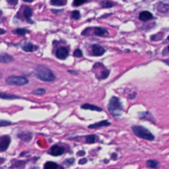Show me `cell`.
I'll return each mask as SVG.
<instances>
[{
	"label": "cell",
	"instance_id": "1",
	"mask_svg": "<svg viewBox=\"0 0 169 169\" xmlns=\"http://www.w3.org/2000/svg\"><path fill=\"white\" fill-rule=\"evenodd\" d=\"M108 110L109 112L114 117L121 116L124 108L122 104L118 97L112 96L110 99L108 104Z\"/></svg>",
	"mask_w": 169,
	"mask_h": 169
},
{
	"label": "cell",
	"instance_id": "2",
	"mask_svg": "<svg viewBox=\"0 0 169 169\" xmlns=\"http://www.w3.org/2000/svg\"><path fill=\"white\" fill-rule=\"evenodd\" d=\"M35 73L38 79L44 81H53L56 79L55 75L52 71L44 65H38Z\"/></svg>",
	"mask_w": 169,
	"mask_h": 169
},
{
	"label": "cell",
	"instance_id": "3",
	"mask_svg": "<svg viewBox=\"0 0 169 169\" xmlns=\"http://www.w3.org/2000/svg\"><path fill=\"white\" fill-rule=\"evenodd\" d=\"M132 130L134 134L145 140L153 141L155 140V136L147 128H146L142 126H133L132 127Z\"/></svg>",
	"mask_w": 169,
	"mask_h": 169
},
{
	"label": "cell",
	"instance_id": "4",
	"mask_svg": "<svg viewBox=\"0 0 169 169\" xmlns=\"http://www.w3.org/2000/svg\"><path fill=\"white\" fill-rule=\"evenodd\" d=\"M6 83L11 85H24L29 83V80L23 77L10 76L6 79Z\"/></svg>",
	"mask_w": 169,
	"mask_h": 169
},
{
	"label": "cell",
	"instance_id": "5",
	"mask_svg": "<svg viewBox=\"0 0 169 169\" xmlns=\"http://www.w3.org/2000/svg\"><path fill=\"white\" fill-rule=\"evenodd\" d=\"M69 55V51L65 47H60L57 49L56 52V56L58 59L65 60Z\"/></svg>",
	"mask_w": 169,
	"mask_h": 169
},
{
	"label": "cell",
	"instance_id": "6",
	"mask_svg": "<svg viewBox=\"0 0 169 169\" xmlns=\"http://www.w3.org/2000/svg\"><path fill=\"white\" fill-rule=\"evenodd\" d=\"M10 137L7 136H4L0 138V151H5L7 149L10 143Z\"/></svg>",
	"mask_w": 169,
	"mask_h": 169
},
{
	"label": "cell",
	"instance_id": "7",
	"mask_svg": "<svg viewBox=\"0 0 169 169\" xmlns=\"http://www.w3.org/2000/svg\"><path fill=\"white\" fill-rule=\"evenodd\" d=\"M64 148L63 147L55 145L52 146L50 150V154L53 156H60V155H63L64 153Z\"/></svg>",
	"mask_w": 169,
	"mask_h": 169
},
{
	"label": "cell",
	"instance_id": "8",
	"mask_svg": "<svg viewBox=\"0 0 169 169\" xmlns=\"http://www.w3.org/2000/svg\"><path fill=\"white\" fill-rule=\"evenodd\" d=\"M92 52L95 56H101L105 53V50L99 44H95L92 47Z\"/></svg>",
	"mask_w": 169,
	"mask_h": 169
},
{
	"label": "cell",
	"instance_id": "9",
	"mask_svg": "<svg viewBox=\"0 0 169 169\" xmlns=\"http://www.w3.org/2000/svg\"><path fill=\"white\" fill-rule=\"evenodd\" d=\"M153 18V15H152V13L147 11H142L141 13H140L139 15V19L142 21H147L152 19Z\"/></svg>",
	"mask_w": 169,
	"mask_h": 169
},
{
	"label": "cell",
	"instance_id": "10",
	"mask_svg": "<svg viewBox=\"0 0 169 169\" xmlns=\"http://www.w3.org/2000/svg\"><path fill=\"white\" fill-rule=\"evenodd\" d=\"M110 125V123L107 121V120H103L101 121L99 123H95L91 124V125L88 126V128L89 129H97V128H100L102 127H106Z\"/></svg>",
	"mask_w": 169,
	"mask_h": 169
},
{
	"label": "cell",
	"instance_id": "11",
	"mask_svg": "<svg viewBox=\"0 0 169 169\" xmlns=\"http://www.w3.org/2000/svg\"><path fill=\"white\" fill-rule=\"evenodd\" d=\"M94 34L96 35V36L103 37H106V35H108V30L105 29L96 27L94 30Z\"/></svg>",
	"mask_w": 169,
	"mask_h": 169
},
{
	"label": "cell",
	"instance_id": "12",
	"mask_svg": "<svg viewBox=\"0 0 169 169\" xmlns=\"http://www.w3.org/2000/svg\"><path fill=\"white\" fill-rule=\"evenodd\" d=\"M13 60V57L6 53L0 54V62L2 63H8Z\"/></svg>",
	"mask_w": 169,
	"mask_h": 169
},
{
	"label": "cell",
	"instance_id": "13",
	"mask_svg": "<svg viewBox=\"0 0 169 169\" xmlns=\"http://www.w3.org/2000/svg\"><path fill=\"white\" fill-rule=\"evenodd\" d=\"M81 108L84 110H91L92 111H97V112H102L103 109L100 107H98V106L95 105H92L90 104H84L81 106Z\"/></svg>",
	"mask_w": 169,
	"mask_h": 169
},
{
	"label": "cell",
	"instance_id": "14",
	"mask_svg": "<svg viewBox=\"0 0 169 169\" xmlns=\"http://www.w3.org/2000/svg\"><path fill=\"white\" fill-rule=\"evenodd\" d=\"M157 10L163 13H167L169 11V4L160 3L157 7Z\"/></svg>",
	"mask_w": 169,
	"mask_h": 169
},
{
	"label": "cell",
	"instance_id": "15",
	"mask_svg": "<svg viewBox=\"0 0 169 169\" xmlns=\"http://www.w3.org/2000/svg\"><path fill=\"white\" fill-rule=\"evenodd\" d=\"M147 166L151 168L157 169L159 167V163L155 160H149V161H147Z\"/></svg>",
	"mask_w": 169,
	"mask_h": 169
},
{
	"label": "cell",
	"instance_id": "16",
	"mask_svg": "<svg viewBox=\"0 0 169 169\" xmlns=\"http://www.w3.org/2000/svg\"><path fill=\"white\" fill-rule=\"evenodd\" d=\"M50 3L54 6H64L67 3V0H51Z\"/></svg>",
	"mask_w": 169,
	"mask_h": 169
},
{
	"label": "cell",
	"instance_id": "17",
	"mask_svg": "<svg viewBox=\"0 0 169 169\" xmlns=\"http://www.w3.org/2000/svg\"><path fill=\"white\" fill-rule=\"evenodd\" d=\"M22 48H23V50L25 52H31L34 51V46L33 44H31V43H26V44H24V46H23Z\"/></svg>",
	"mask_w": 169,
	"mask_h": 169
},
{
	"label": "cell",
	"instance_id": "18",
	"mask_svg": "<svg viewBox=\"0 0 169 169\" xmlns=\"http://www.w3.org/2000/svg\"><path fill=\"white\" fill-rule=\"evenodd\" d=\"M58 165L54 162L49 161L44 164V169H57Z\"/></svg>",
	"mask_w": 169,
	"mask_h": 169
},
{
	"label": "cell",
	"instance_id": "19",
	"mask_svg": "<svg viewBox=\"0 0 169 169\" xmlns=\"http://www.w3.org/2000/svg\"><path fill=\"white\" fill-rule=\"evenodd\" d=\"M96 136L95 135L87 136L85 137V142L86 143H88V144L95 143L96 142Z\"/></svg>",
	"mask_w": 169,
	"mask_h": 169
},
{
	"label": "cell",
	"instance_id": "20",
	"mask_svg": "<svg viewBox=\"0 0 169 169\" xmlns=\"http://www.w3.org/2000/svg\"><path fill=\"white\" fill-rule=\"evenodd\" d=\"M0 98L3 99H19L18 96L13 95H9L7 93H0Z\"/></svg>",
	"mask_w": 169,
	"mask_h": 169
},
{
	"label": "cell",
	"instance_id": "21",
	"mask_svg": "<svg viewBox=\"0 0 169 169\" xmlns=\"http://www.w3.org/2000/svg\"><path fill=\"white\" fill-rule=\"evenodd\" d=\"M23 15L26 19H30L33 15V11L29 7H26L23 11Z\"/></svg>",
	"mask_w": 169,
	"mask_h": 169
},
{
	"label": "cell",
	"instance_id": "22",
	"mask_svg": "<svg viewBox=\"0 0 169 169\" xmlns=\"http://www.w3.org/2000/svg\"><path fill=\"white\" fill-rule=\"evenodd\" d=\"M100 5L103 8H110L114 6V3L110 1H103L101 2Z\"/></svg>",
	"mask_w": 169,
	"mask_h": 169
},
{
	"label": "cell",
	"instance_id": "23",
	"mask_svg": "<svg viewBox=\"0 0 169 169\" xmlns=\"http://www.w3.org/2000/svg\"><path fill=\"white\" fill-rule=\"evenodd\" d=\"M29 32L28 30H26L25 29H18L14 31V33H16L17 34L19 35H22V36H23L26 33H27Z\"/></svg>",
	"mask_w": 169,
	"mask_h": 169
},
{
	"label": "cell",
	"instance_id": "24",
	"mask_svg": "<svg viewBox=\"0 0 169 169\" xmlns=\"http://www.w3.org/2000/svg\"><path fill=\"white\" fill-rule=\"evenodd\" d=\"M19 138L22 139L25 141H29L31 140V137H31V135L30 134V133H26L25 136H23V135L21 134V135L19 136Z\"/></svg>",
	"mask_w": 169,
	"mask_h": 169
},
{
	"label": "cell",
	"instance_id": "25",
	"mask_svg": "<svg viewBox=\"0 0 169 169\" xmlns=\"http://www.w3.org/2000/svg\"><path fill=\"white\" fill-rule=\"evenodd\" d=\"M81 17V15H80V13L79 11H73L72 13V17L74 19H79Z\"/></svg>",
	"mask_w": 169,
	"mask_h": 169
},
{
	"label": "cell",
	"instance_id": "26",
	"mask_svg": "<svg viewBox=\"0 0 169 169\" xmlns=\"http://www.w3.org/2000/svg\"><path fill=\"white\" fill-rule=\"evenodd\" d=\"M45 92H46V91H45V89H44V88H38V89L35 90L33 92V94L38 95H42L44 94Z\"/></svg>",
	"mask_w": 169,
	"mask_h": 169
},
{
	"label": "cell",
	"instance_id": "27",
	"mask_svg": "<svg viewBox=\"0 0 169 169\" xmlns=\"http://www.w3.org/2000/svg\"><path fill=\"white\" fill-rule=\"evenodd\" d=\"M86 1L87 0H74L73 6H80L85 3Z\"/></svg>",
	"mask_w": 169,
	"mask_h": 169
},
{
	"label": "cell",
	"instance_id": "28",
	"mask_svg": "<svg viewBox=\"0 0 169 169\" xmlns=\"http://www.w3.org/2000/svg\"><path fill=\"white\" fill-rule=\"evenodd\" d=\"M73 55L76 57H81L83 56V53L80 49H77V50H75L73 52Z\"/></svg>",
	"mask_w": 169,
	"mask_h": 169
},
{
	"label": "cell",
	"instance_id": "29",
	"mask_svg": "<svg viewBox=\"0 0 169 169\" xmlns=\"http://www.w3.org/2000/svg\"><path fill=\"white\" fill-rule=\"evenodd\" d=\"M110 72L108 70H104L101 73V76H100V79H106L109 75Z\"/></svg>",
	"mask_w": 169,
	"mask_h": 169
},
{
	"label": "cell",
	"instance_id": "30",
	"mask_svg": "<svg viewBox=\"0 0 169 169\" xmlns=\"http://www.w3.org/2000/svg\"><path fill=\"white\" fill-rule=\"evenodd\" d=\"M11 124V122H9L7 120H0V127L2 126H7Z\"/></svg>",
	"mask_w": 169,
	"mask_h": 169
},
{
	"label": "cell",
	"instance_id": "31",
	"mask_svg": "<svg viewBox=\"0 0 169 169\" xmlns=\"http://www.w3.org/2000/svg\"><path fill=\"white\" fill-rule=\"evenodd\" d=\"M8 3L11 6H16L17 3H18V0H7Z\"/></svg>",
	"mask_w": 169,
	"mask_h": 169
},
{
	"label": "cell",
	"instance_id": "32",
	"mask_svg": "<svg viewBox=\"0 0 169 169\" xmlns=\"http://www.w3.org/2000/svg\"><path fill=\"white\" fill-rule=\"evenodd\" d=\"M87 163V159L86 158H83L80 159L79 161V164H84Z\"/></svg>",
	"mask_w": 169,
	"mask_h": 169
},
{
	"label": "cell",
	"instance_id": "33",
	"mask_svg": "<svg viewBox=\"0 0 169 169\" xmlns=\"http://www.w3.org/2000/svg\"><path fill=\"white\" fill-rule=\"evenodd\" d=\"M75 161V160L73 158H71V159H69L68 160H66V161H65V163H68L69 164H72Z\"/></svg>",
	"mask_w": 169,
	"mask_h": 169
},
{
	"label": "cell",
	"instance_id": "34",
	"mask_svg": "<svg viewBox=\"0 0 169 169\" xmlns=\"http://www.w3.org/2000/svg\"><path fill=\"white\" fill-rule=\"evenodd\" d=\"M84 155H85V151H80L77 153L78 156H84Z\"/></svg>",
	"mask_w": 169,
	"mask_h": 169
},
{
	"label": "cell",
	"instance_id": "35",
	"mask_svg": "<svg viewBox=\"0 0 169 169\" xmlns=\"http://www.w3.org/2000/svg\"><path fill=\"white\" fill-rule=\"evenodd\" d=\"M4 161H5V159H3V158H0V164L3 163Z\"/></svg>",
	"mask_w": 169,
	"mask_h": 169
},
{
	"label": "cell",
	"instance_id": "36",
	"mask_svg": "<svg viewBox=\"0 0 169 169\" xmlns=\"http://www.w3.org/2000/svg\"><path fill=\"white\" fill-rule=\"evenodd\" d=\"M164 62L165 64H167V65H169V60H164Z\"/></svg>",
	"mask_w": 169,
	"mask_h": 169
},
{
	"label": "cell",
	"instance_id": "37",
	"mask_svg": "<svg viewBox=\"0 0 169 169\" xmlns=\"http://www.w3.org/2000/svg\"><path fill=\"white\" fill-rule=\"evenodd\" d=\"M24 2H32L33 0H23Z\"/></svg>",
	"mask_w": 169,
	"mask_h": 169
},
{
	"label": "cell",
	"instance_id": "38",
	"mask_svg": "<svg viewBox=\"0 0 169 169\" xmlns=\"http://www.w3.org/2000/svg\"><path fill=\"white\" fill-rule=\"evenodd\" d=\"M2 76V73L1 72H0V78H1Z\"/></svg>",
	"mask_w": 169,
	"mask_h": 169
},
{
	"label": "cell",
	"instance_id": "39",
	"mask_svg": "<svg viewBox=\"0 0 169 169\" xmlns=\"http://www.w3.org/2000/svg\"><path fill=\"white\" fill-rule=\"evenodd\" d=\"M168 51L169 52V46H168Z\"/></svg>",
	"mask_w": 169,
	"mask_h": 169
},
{
	"label": "cell",
	"instance_id": "40",
	"mask_svg": "<svg viewBox=\"0 0 169 169\" xmlns=\"http://www.w3.org/2000/svg\"><path fill=\"white\" fill-rule=\"evenodd\" d=\"M168 41H169V36L168 37Z\"/></svg>",
	"mask_w": 169,
	"mask_h": 169
},
{
	"label": "cell",
	"instance_id": "41",
	"mask_svg": "<svg viewBox=\"0 0 169 169\" xmlns=\"http://www.w3.org/2000/svg\"><path fill=\"white\" fill-rule=\"evenodd\" d=\"M1 13H2V11H0V14H1Z\"/></svg>",
	"mask_w": 169,
	"mask_h": 169
},
{
	"label": "cell",
	"instance_id": "42",
	"mask_svg": "<svg viewBox=\"0 0 169 169\" xmlns=\"http://www.w3.org/2000/svg\"><path fill=\"white\" fill-rule=\"evenodd\" d=\"M112 169H114V168H112Z\"/></svg>",
	"mask_w": 169,
	"mask_h": 169
}]
</instances>
